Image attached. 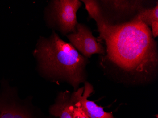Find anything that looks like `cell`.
<instances>
[{
    "mask_svg": "<svg viewBox=\"0 0 158 118\" xmlns=\"http://www.w3.org/2000/svg\"><path fill=\"white\" fill-rule=\"evenodd\" d=\"M102 41L105 54L99 57L103 69L119 73L124 82H148L155 77L158 68L157 42L150 27L141 21H132L112 26Z\"/></svg>",
    "mask_w": 158,
    "mask_h": 118,
    "instance_id": "6da1fadb",
    "label": "cell"
},
{
    "mask_svg": "<svg viewBox=\"0 0 158 118\" xmlns=\"http://www.w3.org/2000/svg\"><path fill=\"white\" fill-rule=\"evenodd\" d=\"M40 68L49 77L67 81L78 89L86 79L89 61L53 31L48 38L40 37L34 53Z\"/></svg>",
    "mask_w": 158,
    "mask_h": 118,
    "instance_id": "7a4b0ae2",
    "label": "cell"
},
{
    "mask_svg": "<svg viewBox=\"0 0 158 118\" xmlns=\"http://www.w3.org/2000/svg\"><path fill=\"white\" fill-rule=\"evenodd\" d=\"M82 5L78 0H54L47 10L49 26L64 35L75 32L78 24L77 12Z\"/></svg>",
    "mask_w": 158,
    "mask_h": 118,
    "instance_id": "3957f363",
    "label": "cell"
},
{
    "mask_svg": "<svg viewBox=\"0 0 158 118\" xmlns=\"http://www.w3.org/2000/svg\"><path fill=\"white\" fill-rule=\"evenodd\" d=\"M105 18L111 26L132 21L140 10L146 8L147 1L98 0Z\"/></svg>",
    "mask_w": 158,
    "mask_h": 118,
    "instance_id": "277c9868",
    "label": "cell"
},
{
    "mask_svg": "<svg viewBox=\"0 0 158 118\" xmlns=\"http://www.w3.org/2000/svg\"><path fill=\"white\" fill-rule=\"evenodd\" d=\"M76 28L75 32L66 36L71 45L82 55L89 59L95 54L100 55L105 54V47L93 36L89 27L83 24L78 23Z\"/></svg>",
    "mask_w": 158,
    "mask_h": 118,
    "instance_id": "5b68a950",
    "label": "cell"
},
{
    "mask_svg": "<svg viewBox=\"0 0 158 118\" xmlns=\"http://www.w3.org/2000/svg\"><path fill=\"white\" fill-rule=\"evenodd\" d=\"M84 85V87L78 88L71 94L72 97L80 106L84 113L89 118H114L111 112H106L103 107L88 99L93 92V88L88 82H85Z\"/></svg>",
    "mask_w": 158,
    "mask_h": 118,
    "instance_id": "8992f818",
    "label": "cell"
},
{
    "mask_svg": "<svg viewBox=\"0 0 158 118\" xmlns=\"http://www.w3.org/2000/svg\"><path fill=\"white\" fill-rule=\"evenodd\" d=\"M75 102L68 91L59 93L55 103L50 107V113L59 118H73V112Z\"/></svg>",
    "mask_w": 158,
    "mask_h": 118,
    "instance_id": "52a82bcc",
    "label": "cell"
},
{
    "mask_svg": "<svg viewBox=\"0 0 158 118\" xmlns=\"http://www.w3.org/2000/svg\"><path fill=\"white\" fill-rule=\"evenodd\" d=\"M81 2L85 4L89 17L96 21L99 34L98 40L102 41L107 31L112 26L110 25L105 18L98 0H82Z\"/></svg>",
    "mask_w": 158,
    "mask_h": 118,
    "instance_id": "ba28073f",
    "label": "cell"
},
{
    "mask_svg": "<svg viewBox=\"0 0 158 118\" xmlns=\"http://www.w3.org/2000/svg\"><path fill=\"white\" fill-rule=\"evenodd\" d=\"M134 19L141 21L150 28L153 22L158 21V2L153 7L140 10Z\"/></svg>",
    "mask_w": 158,
    "mask_h": 118,
    "instance_id": "9c48e42d",
    "label": "cell"
},
{
    "mask_svg": "<svg viewBox=\"0 0 158 118\" xmlns=\"http://www.w3.org/2000/svg\"><path fill=\"white\" fill-rule=\"evenodd\" d=\"M14 99L13 102V118H29L26 112L18 104Z\"/></svg>",
    "mask_w": 158,
    "mask_h": 118,
    "instance_id": "30bf717a",
    "label": "cell"
},
{
    "mask_svg": "<svg viewBox=\"0 0 158 118\" xmlns=\"http://www.w3.org/2000/svg\"><path fill=\"white\" fill-rule=\"evenodd\" d=\"M73 100L74 101V99ZM74 102H75V106H74V108L73 109V118H86V116L80 106L78 105V104L75 101H74Z\"/></svg>",
    "mask_w": 158,
    "mask_h": 118,
    "instance_id": "8fae6325",
    "label": "cell"
},
{
    "mask_svg": "<svg viewBox=\"0 0 158 118\" xmlns=\"http://www.w3.org/2000/svg\"><path fill=\"white\" fill-rule=\"evenodd\" d=\"M84 114H85V113H84ZM85 116H86V118H89V117H88V116H87V115H86V114H85Z\"/></svg>",
    "mask_w": 158,
    "mask_h": 118,
    "instance_id": "7c38bea8",
    "label": "cell"
}]
</instances>
